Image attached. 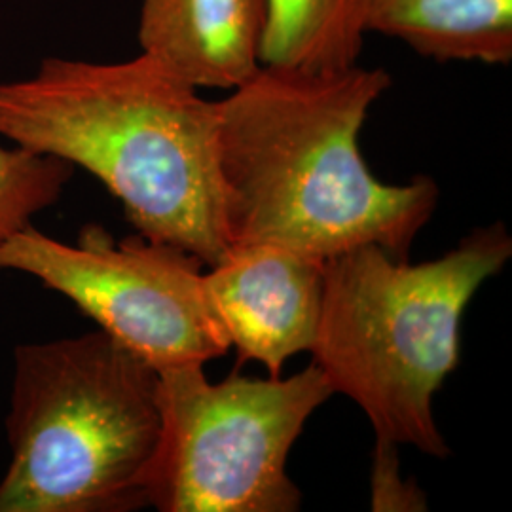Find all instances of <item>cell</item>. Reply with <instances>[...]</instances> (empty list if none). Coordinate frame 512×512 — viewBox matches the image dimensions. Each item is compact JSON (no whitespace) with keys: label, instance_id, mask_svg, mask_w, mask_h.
<instances>
[{"label":"cell","instance_id":"obj_1","mask_svg":"<svg viewBox=\"0 0 512 512\" xmlns=\"http://www.w3.org/2000/svg\"><path fill=\"white\" fill-rule=\"evenodd\" d=\"M384 69L304 74L262 67L219 103L222 230L230 249L274 245L329 260L378 245L408 260L439 186L378 181L359 135L387 92Z\"/></svg>","mask_w":512,"mask_h":512},{"label":"cell","instance_id":"obj_2","mask_svg":"<svg viewBox=\"0 0 512 512\" xmlns=\"http://www.w3.org/2000/svg\"><path fill=\"white\" fill-rule=\"evenodd\" d=\"M0 137L88 171L139 236L209 268L228 255L219 103L147 54L118 63L46 57L33 76L0 82Z\"/></svg>","mask_w":512,"mask_h":512},{"label":"cell","instance_id":"obj_3","mask_svg":"<svg viewBox=\"0 0 512 512\" xmlns=\"http://www.w3.org/2000/svg\"><path fill=\"white\" fill-rule=\"evenodd\" d=\"M511 255V236L495 222L421 264L378 245L325 260L313 363L334 393L359 404L376 442L448 456L433 397L458 368L465 308Z\"/></svg>","mask_w":512,"mask_h":512},{"label":"cell","instance_id":"obj_4","mask_svg":"<svg viewBox=\"0 0 512 512\" xmlns=\"http://www.w3.org/2000/svg\"><path fill=\"white\" fill-rule=\"evenodd\" d=\"M160 372L105 330L14 351L0 512L148 507Z\"/></svg>","mask_w":512,"mask_h":512},{"label":"cell","instance_id":"obj_5","mask_svg":"<svg viewBox=\"0 0 512 512\" xmlns=\"http://www.w3.org/2000/svg\"><path fill=\"white\" fill-rule=\"evenodd\" d=\"M160 372L162 431L148 507L162 512H293L300 490L287 459L311 414L334 395L311 363L287 380L230 376L203 365Z\"/></svg>","mask_w":512,"mask_h":512},{"label":"cell","instance_id":"obj_6","mask_svg":"<svg viewBox=\"0 0 512 512\" xmlns=\"http://www.w3.org/2000/svg\"><path fill=\"white\" fill-rule=\"evenodd\" d=\"M203 266L198 256L139 234L114 241L97 224L84 226L74 243L29 224L0 245V270L63 294L156 370L205 365L230 349L203 291Z\"/></svg>","mask_w":512,"mask_h":512},{"label":"cell","instance_id":"obj_7","mask_svg":"<svg viewBox=\"0 0 512 512\" xmlns=\"http://www.w3.org/2000/svg\"><path fill=\"white\" fill-rule=\"evenodd\" d=\"M325 262L274 245L230 249L203 272V291L239 361L279 376L287 359L310 351L323 304Z\"/></svg>","mask_w":512,"mask_h":512},{"label":"cell","instance_id":"obj_8","mask_svg":"<svg viewBox=\"0 0 512 512\" xmlns=\"http://www.w3.org/2000/svg\"><path fill=\"white\" fill-rule=\"evenodd\" d=\"M266 0H143L137 38L194 88L236 90L262 69Z\"/></svg>","mask_w":512,"mask_h":512},{"label":"cell","instance_id":"obj_9","mask_svg":"<svg viewBox=\"0 0 512 512\" xmlns=\"http://www.w3.org/2000/svg\"><path fill=\"white\" fill-rule=\"evenodd\" d=\"M366 33L397 38L440 63L507 65L512 0H366Z\"/></svg>","mask_w":512,"mask_h":512},{"label":"cell","instance_id":"obj_10","mask_svg":"<svg viewBox=\"0 0 512 512\" xmlns=\"http://www.w3.org/2000/svg\"><path fill=\"white\" fill-rule=\"evenodd\" d=\"M260 63L304 74L348 71L366 35V0H266Z\"/></svg>","mask_w":512,"mask_h":512},{"label":"cell","instance_id":"obj_11","mask_svg":"<svg viewBox=\"0 0 512 512\" xmlns=\"http://www.w3.org/2000/svg\"><path fill=\"white\" fill-rule=\"evenodd\" d=\"M74 167L29 148L0 147V245L59 202Z\"/></svg>","mask_w":512,"mask_h":512},{"label":"cell","instance_id":"obj_12","mask_svg":"<svg viewBox=\"0 0 512 512\" xmlns=\"http://www.w3.org/2000/svg\"><path fill=\"white\" fill-rule=\"evenodd\" d=\"M423 497L399 478L397 446L376 442V461L372 475L374 511H423Z\"/></svg>","mask_w":512,"mask_h":512}]
</instances>
